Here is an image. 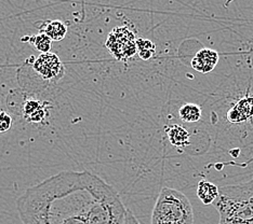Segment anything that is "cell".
<instances>
[{
  "label": "cell",
  "instance_id": "3957f363",
  "mask_svg": "<svg viewBox=\"0 0 253 224\" xmlns=\"http://www.w3.org/2000/svg\"><path fill=\"white\" fill-rule=\"evenodd\" d=\"M151 224H194L193 207L186 195L171 188L160 190Z\"/></svg>",
  "mask_w": 253,
  "mask_h": 224
},
{
  "label": "cell",
  "instance_id": "ba28073f",
  "mask_svg": "<svg viewBox=\"0 0 253 224\" xmlns=\"http://www.w3.org/2000/svg\"><path fill=\"white\" fill-rule=\"evenodd\" d=\"M48 102H42L37 99H26L23 105V116L27 122L40 123L47 116Z\"/></svg>",
  "mask_w": 253,
  "mask_h": 224
},
{
  "label": "cell",
  "instance_id": "52a82bcc",
  "mask_svg": "<svg viewBox=\"0 0 253 224\" xmlns=\"http://www.w3.org/2000/svg\"><path fill=\"white\" fill-rule=\"evenodd\" d=\"M253 117V96H247L231 108L227 119L232 123H241Z\"/></svg>",
  "mask_w": 253,
  "mask_h": 224
},
{
  "label": "cell",
  "instance_id": "9a60e30c",
  "mask_svg": "<svg viewBox=\"0 0 253 224\" xmlns=\"http://www.w3.org/2000/svg\"><path fill=\"white\" fill-rule=\"evenodd\" d=\"M12 126V118L5 111H0V134L8 131Z\"/></svg>",
  "mask_w": 253,
  "mask_h": 224
},
{
  "label": "cell",
  "instance_id": "2e32d148",
  "mask_svg": "<svg viewBox=\"0 0 253 224\" xmlns=\"http://www.w3.org/2000/svg\"><path fill=\"white\" fill-rule=\"evenodd\" d=\"M124 224H140V222L137 221L136 217L133 215V212H132L130 209H126Z\"/></svg>",
  "mask_w": 253,
  "mask_h": 224
},
{
  "label": "cell",
  "instance_id": "4fadbf2b",
  "mask_svg": "<svg viewBox=\"0 0 253 224\" xmlns=\"http://www.w3.org/2000/svg\"><path fill=\"white\" fill-rule=\"evenodd\" d=\"M201 108L196 103L187 102L180 108L179 116L183 122L195 123L201 119Z\"/></svg>",
  "mask_w": 253,
  "mask_h": 224
},
{
  "label": "cell",
  "instance_id": "9c48e42d",
  "mask_svg": "<svg viewBox=\"0 0 253 224\" xmlns=\"http://www.w3.org/2000/svg\"><path fill=\"white\" fill-rule=\"evenodd\" d=\"M39 32H42L52 40V41H61L65 38L67 33V26L65 23L59 20H48L40 23V26H37Z\"/></svg>",
  "mask_w": 253,
  "mask_h": 224
},
{
  "label": "cell",
  "instance_id": "8992f818",
  "mask_svg": "<svg viewBox=\"0 0 253 224\" xmlns=\"http://www.w3.org/2000/svg\"><path fill=\"white\" fill-rule=\"evenodd\" d=\"M218 63V53L212 49H201L193 57L191 65L195 70L201 73H208L214 69Z\"/></svg>",
  "mask_w": 253,
  "mask_h": 224
},
{
  "label": "cell",
  "instance_id": "7a4b0ae2",
  "mask_svg": "<svg viewBox=\"0 0 253 224\" xmlns=\"http://www.w3.org/2000/svg\"><path fill=\"white\" fill-rule=\"evenodd\" d=\"M218 190L220 195L212 205L220 215V222L253 224V179Z\"/></svg>",
  "mask_w": 253,
  "mask_h": 224
},
{
  "label": "cell",
  "instance_id": "8fae6325",
  "mask_svg": "<svg viewBox=\"0 0 253 224\" xmlns=\"http://www.w3.org/2000/svg\"><path fill=\"white\" fill-rule=\"evenodd\" d=\"M220 195V190L210 181L201 180L197 186V196L205 205H212Z\"/></svg>",
  "mask_w": 253,
  "mask_h": 224
},
{
  "label": "cell",
  "instance_id": "277c9868",
  "mask_svg": "<svg viewBox=\"0 0 253 224\" xmlns=\"http://www.w3.org/2000/svg\"><path fill=\"white\" fill-rule=\"evenodd\" d=\"M105 45L109 53L119 62L129 61L137 53L134 32L126 26L113 28L106 39Z\"/></svg>",
  "mask_w": 253,
  "mask_h": 224
},
{
  "label": "cell",
  "instance_id": "5b68a950",
  "mask_svg": "<svg viewBox=\"0 0 253 224\" xmlns=\"http://www.w3.org/2000/svg\"><path fill=\"white\" fill-rule=\"evenodd\" d=\"M34 70L47 81L59 80L64 76L65 68L59 56L51 52L42 53L34 62Z\"/></svg>",
  "mask_w": 253,
  "mask_h": 224
},
{
  "label": "cell",
  "instance_id": "e0dca14e",
  "mask_svg": "<svg viewBox=\"0 0 253 224\" xmlns=\"http://www.w3.org/2000/svg\"><path fill=\"white\" fill-rule=\"evenodd\" d=\"M218 224H231V223H221V222H218Z\"/></svg>",
  "mask_w": 253,
  "mask_h": 224
},
{
  "label": "cell",
  "instance_id": "5bb4252c",
  "mask_svg": "<svg viewBox=\"0 0 253 224\" xmlns=\"http://www.w3.org/2000/svg\"><path fill=\"white\" fill-rule=\"evenodd\" d=\"M137 55L143 61H149L153 59L156 53V44L148 39L137 38L136 39Z\"/></svg>",
  "mask_w": 253,
  "mask_h": 224
},
{
  "label": "cell",
  "instance_id": "6da1fadb",
  "mask_svg": "<svg viewBox=\"0 0 253 224\" xmlns=\"http://www.w3.org/2000/svg\"><path fill=\"white\" fill-rule=\"evenodd\" d=\"M23 224H124L119 194L90 171H62L16 200Z\"/></svg>",
  "mask_w": 253,
  "mask_h": 224
},
{
  "label": "cell",
  "instance_id": "30bf717a",
  "mask_svg": "<svg viewBox=\"0 0 253 224\" xmlns=\"http://www.w3.org/2000/svg\"><path fill=\"white\" fill-rule=\"evenodd\" d=\"M166 134L172 146L176 148H184L189 145L188 130L179 124L166 126Z\"/></svg>",
  "mask_w": 253,
  "mask_h": 224
},
{
  "label": "cell",
  "instance_id": "7c38bea8",
  "mask_svg": "<svg viewBox=\"0 0 253 224\" xmlns=\"http://www.w3.org/2000/svg\"><path fill=\"white\" fill-rule=\"evenodd\" d=\"M21 40L26 43L34 45V47H35L39 52H42V53H47V52H50L51 48H52V40H51L47 34H44L42 32H39L37 34H31V36H25Z\"/></svg>",
  "mask_w": 253,
  "mask_h": 224
}]
</instances>
